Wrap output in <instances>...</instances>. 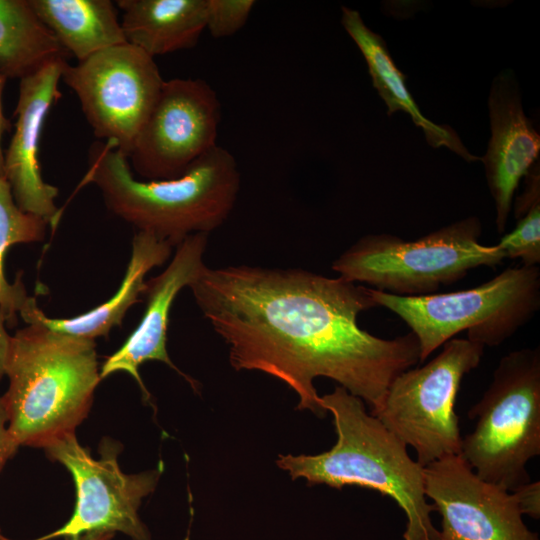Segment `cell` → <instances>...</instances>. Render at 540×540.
Instances as JSON below:
<instances>
[{
  "mask_svg": "<svg viewBox=\"0 0 540 540\" xmlns=\"http://www.w3.org/2000/svg\"><path fill=\"white\" fill-rule=\"evenodd\" d=\"M236 370L273 376L298 396V409L326 415L314 386L326 377L360 398L370 414L393 380L420 363L410 331L384 339L358 315L378 307L370 287L303 269L205 266L189 286Z\"/></svg>",
  "mask_w": 540,
  "mask_h": 540,
  "instance_id": "6da1fadb",
  "label": "cell"
},
{
  "mask_svg": "<svg viewBox=\"0 0 540 540\" xmlns=\"http://www.w3.org/2000/svg\"><path fill=\"white\" fill-rule=\"evenodd\" d=\"M233 155L216 145L180 177L138 180L128 158L112 143L94 142L79 187L95 184L107 208L139 231L176 247L195 233H210L230 215L240 190Z\"/></svg>",
  "mask_w": 540,
  "mask_h": 540,
  "instance_id": "7a4b0ae2",
  "label": "cell"
},
{
  "mask_svg": "<svg viewBox=\"0 0 540 540\" xmlns=\"http://www.w3.org/2000/svg\"><path fill=\"white\" fill-rule=\"evenodd\" d=\"M321 403L333 417L336 443L316 455L281 454L278 467L309 485L376 490L404 511V540H440L431 519L436 508L425 495L423 466L408 455L407 446L343 387L321 396Z\"/></svg>",
  "mask_w": 540,
  "mask_h": 540,
  "instance_id": "3957f363",
  "label": "cell"
},
{
  "mask_svg": "<svg viewBox=\"0 0 540 540\" xmlns=\"http://www.w3.org/2000/svg\"><path fill=\"white\" fill-rule=\"evenodd\" d=\"M26 324L11 336L1 399L15 444L45 448L86 417L100 371L94 340Z\"/></svg>",
  "mask_w": 540,
  "mask_h": 540,
  "instance_id": "277c9868",
  "label": "cell"
},
{
  "mask_svg": "<svg viewBox=\"0 0 540 540\" xmlns=\"http://www.w3.org/2000/svg\"><path fill=\"white\" fill-rule=\"evenodd\" d=\"M482 224L471 216L414 241L382 233L361 237L332 263L339 277L398 296H424L463 279L469 271L495 267L505 258L479 242Z\"/></svg>",
  "mask_w": 540,
  "mask_h": 540,
  "instance_id": "5b68a950",
  "label": "cell"
},
{
  "mask_svg": "<svg viewBox=\"0 0 540 540\" xmlns=\"http://www.w3.org/2000/svg\"><path fill=\"white\" fill-rule=\"evenodd\" d=\"M379 306L399 316L416 336L420 363L467 330V339L498 346L525 325L540 307L538 266L507 268L476 287L424 296H398L370 288Z\"/></svg>",
  "mask_w": 540,
  "mask_h": 540,
  "instance_id": "8992f818",
  "label": "cell"
},
{
  "mask_svg": "<svg viewBox=\"0 0 540 540\" xmlns=\"http://www.w3.org/2000/svg\"><path fill=\"white\" fill-rule=\"evenodd\" d=\"M468 417L476 425L460 455L475 473L509 491L530 482L526 466L540 455L539 347L503 356Z\"/></svg>",
  "mask_w": 540,
  "mask_h": 540,
  "instance_id": "52a82bcc",
  "label": "cell"
},
{
  "mask_svg": "<svg viewBox=\"0 0 540 540\" xmlns=\"http://www.w3.org/2000/svg\"><path fill=\"white\" fill-rule=\"evenodd\" d=\"M442 346L425 365L398 375L373 414L415 450L423 467L461 454L462 437L454 406L462 379L478 367L485 347L467 338H452Z\"/></svg>",
  "mask_w": 540,
  "mask_h": 540,
  "instance_id": "ba28073f",
  "label": "cell"
},
{
  "mask_svg": "<svg viewBox=\"0 0 540 540\" xmlns=\"http://www.w3.org/2000/svg\"><path fill=\"white\" fill-rule=\"evenodd\" d=\"M61 79L77 95L94 135L126 157L165 81L154 58L129 43L76 65L66 62Z\"/></svg>",
  "mask_w": 540,
  "mask_h": 540,
  "instance_id": "9c48e42d",
  "label": "cell"
},
{
  "mask_svg": "<svg viewBox=\"0 0 540 540\" xmlns=\"http://www.w3.org/2000/svg\"><path fill=\"white\" fill-rule=\"evenodd\" d=\"M121 447L103 440L96 460L77 441L75 433L45 447L46 454L72 474L76 503L71 518L59 529L34 540L121 532L132 540H151L138 516L144 497L156 487L162 469L128 475L121 471L117 454ZM0 540H9L1 536Z\"/></svg>",
  "mask_w": 540,
  "mask_h": 540,
  "instance_id": "30bf717a",
  "label": "cell"
},
{
  "mask_svg": "<svg viewBox=\"0 0 540 540\" xmlns=\"http://www.w3.org/2000/svg\"><path fill=\"white\" fill-rule=\"evenodd\" d=\"M220 119L219 99L206 81H164L128 154L130 167L145 180L180 177L217 145Z\"/></svg>",
  "mask_w": 540,
  "mask_h": 540,
  "instance_id": "8fae6325",
  "label": "cell"
},
{
  "mask_svg": "<svg viewBox=\"0 0 540 540\" xmlns=\"http://www.w3.org/2000/svg\"><path fill=\"white\" fill-rule=\"evenodd\" d=\"M423 477L442 518L440 540H539L512 491L481 479L460 454L424 466Z\"/></svg>",
  "mask_w": 540,
  "mask_h": 540,
  "instance_id": "7c38bea8",
  "label": "cell"
},
{
  "mask_svg": "<svg viewBox=\"0 0 540 540\" xmlns=\"http://www.w3.org/2000/svg\"><path fill=\"white\" fill-rule=\"evenodd\" d=\"M66 62L52 61L20 80L15 130L4 152L3 176L16 204L53 227L60 216L55 203L58 188L46 183L41 175L39 144L46 117L61 97L58 84Z\"/></svg>",
  "mask_w": 540,
  "mask_h": 540,
  "instance_id": "4fadbf2b",
  "label": "cell"
},
{
  "mask_svg": "<svg viewBox=\"0 0 540 540\" xmlns=\"http://www.w3.org/2000/svg\"><path fill=\"white\" fill-rule=\"evenodd\" d=\"M488 110L491 137L480 161L494 200L496 228L503 233L519 182L538 159L540 135L524 112L520 87L510 69L494 78Z\"/></svg>",
  "mask_w": 540,
  "mask_h": 540,
  "instance_id": "5bb4252c",
  "label": "cell"
},
{
  "mask_svg": "<svg viewBox=\"0 0 540 540\" xmlns=\"http://www.w3.org/2000/svg\"><path fill=\"white\" fill-rule=\"evenodd\" d=\"M209 233H195L176 246L175 254L158 276L146 281L147 307L137 328L124 344L102 365L101 380L114 372L125 371L139 384L149 398L139 367L146 361L156 360L179 371L167 353L169 312L180 290L190 286L206 266L203 255Z\"/></svg>",
  "mask_w": 540,
  "mask_h": 540,
  "instance_id": "9a60e30c",
  "label": "cell"
},
{
  "mask_svg": "<svg viewBox=\"0 0 540 540\" xmlns=\"http://www.w3.org/2000/svg\"><path fill=\"white\" fill-rule=\"evenodd\" d=\"M172 245L152 233L138 231L132 240L131 257L117 292L106 302L72 318H49L36 301L21 313L26 322L37 320L47 328L74 337L91 339L107 336L114 326H120L128 309L139 301L147 285L146 274L161 266L171 255Z\"/></svg>",
  "mask_w": 540,
  "mask_h": 540,
  "instance_id": "2e32d148",
  "label": "cell"
},
{
  "mask_svg": "<svg viewBox=\"0 0 540 540\" xmlns=\"http://www.w3.org/2000/svg\"><path fill=\"white\" fill-rule=\"evenodd\" d=\"M341 10V24L362 53L373 86L387 106V114L408 113L431 147L444 146L467 162L480 161V157L468 151L454 129L438 125L421 113L406 87V76L395 65L385 41L364 23L360 13L344 6Z\"/></svg>",
  "mask_w": 540,
  "mask_h": 540,
  "instance_id": "e0dca14e",
  "label": "cell"
},
{
  "mask_svg": "<svg viewBox=\"0 0 540 540\" xmlns=\"http://www.w3.org/2000/svg\"><path fill=\"white\" fill-rule=\"evenodd\" d=\"M126 42L155 56L190 49L206 29V0H118Z\"/></svg>",
  "mask_w": 540,
  "mask_h": 540,
  "instance_id": "ac0fdd59",
  "label": "cell"
},
{
  "mask_svg": "<svg viewBox=\"0 0 540 540\" xmlns=\"http://www.w3.org/2000/svg\"><path fill=\"white\" fill-rule=\"evenodd\" d=\"M60 45L78 62L126 42L110 0H28Z\"/></svg>",
  "mask_w": 540,
  "mask_h": 540,
  "instance_id": "d6986e66",
  "label": "cell"
},
{
  "mask_svg": "<svg viewBox=\"0 0 540 540\" xmlns=\"http://www.w3.org/2000/svg\"><path fill=\"white\" fill-rule=\"evenodd\" d=\"M70 55L28 0H0V73L22 79Z\"/></svg>",
  "mask_w": 540,
  "mask_h": 540,
  "instance_id": "ffe728a7",
  "label": "cell"
},
{
  "mask_svg": "<svg viewBox=\"0 0 540 540\" xmlns=\"http://www.w3.org/2000/svg\"><path fill=\"white\" fill-rule=\"evenodd\" d=\"M47 225L41 217L19 208L10 184L0 176V309L9 325L15 324L17 313L34 298L27 295L21 277H17L14 284L7 281L5 255L13 245L44 240Z\"/></svg>",
  "mask_w": 540,
  "mask_h": 540,
  "instance_id": "44dd1931",
  "label": "cell"
},
{
  "mask_svg": "<svg viewBox=\"0 0 540 540\" xmlns=\"http://www.w3.org/2000/svg\"><path fill=\"white\" fill-rule=\"evenodd\" d=\"M505 258L520 259L523 266L540 263V200L535 201L519 218L513 231L497 243Z\"/></svg>",
  "mask_w": 540,
  "mask_h": 540,
  "instance_id": "7402d4cb",
  "label": "cell"
},
{
  "mask_svg": "<svg viewBox=\"0 0 540 540\" xmlns=\"http://www.w3.org/2000/svg\"><path fill=\"white\" fill-rule=\"evenodd\" d=\"M256 1L206 0V29L214 38L229 37L246 24Z\"/></svg>",
  "mask_w": 540,
  "mask_h": 540,
  "instance_id": "603a6c76",
  "label": "cell"
},
{
  "mask_svg": "<svg viewBox=\"0 0 540 540\" xmlns=\"http://www.w3.org/2000/svg\"><path fill=\"white\" fill-rule=\"evenodd\" d=\"M521 513L534 519L540 517V482H528L512 491Z\"/></svg>",
  "mask_w": 540,
  "mask_h": 540,
  "instance_id": "cb8c5ba5",
  "label": "cell"
},
{
  "mask_svg": "<svg viewBox=\"0 0 540 540\" xmlns=\"http://www.w3.org/2000/svg\"><path fill=\"white\" fill-rule=\"evenodd\" d=\"M18 446L11 438L7 428V415L0 397V471L8 459L17 451Z\"/></svg>",
  "mask_w": 540,
  "mask_h": 540,
  "instance_id": "d4e9b609",
  "label": "cell"
},
{
  "mask_svg": "<svg viewBox=\"0 0 540 540\" xmlns=\"http://www.w3.org/2000/svg\"><path fill=\"white\" fill-rule=\"evenodd\" d=\"M6 318L0 309V381L5 375V364L9 352L11 336L7 333L5 328Z\"/></svg>",
  "mask_w": 540,
  "mask_h": 540,
  "instance_id": "484cf974",
  "label": "cell"
},
{
  "mask_svg": "<svg viewBox=\"0 0 540 540\" xmlns=\"http://www.w3.org/2000/svg\"><path fill=\"white\" fill-rule=\"evenodd\" d=\"M7 78L0 73V176L4 173V151L2 149L1 140L5 132L10 129V122L5 117L3 112L2 96Z\"/></svg>",
  "mask_w": 540,
  "mask_h": 540,
  "instance_id": "4316f807",
  "label": "cell"
},
{
  "mask_svg": "<svg viewBox=\"0 0 540 540\" xmlns=\"http://www.w3.org/2000/svg\"><path fill=\"white\" fill-rule=\"evenodd\" d=\"M114 534L105 533L99 535H81L78 537H66L65 540H112Z\"/></svg>",
  "mask_w": 540,
  "mask_h": 540,
  "instance_id": "83f0119b",
  "label": "cell"
}]
</instances>
